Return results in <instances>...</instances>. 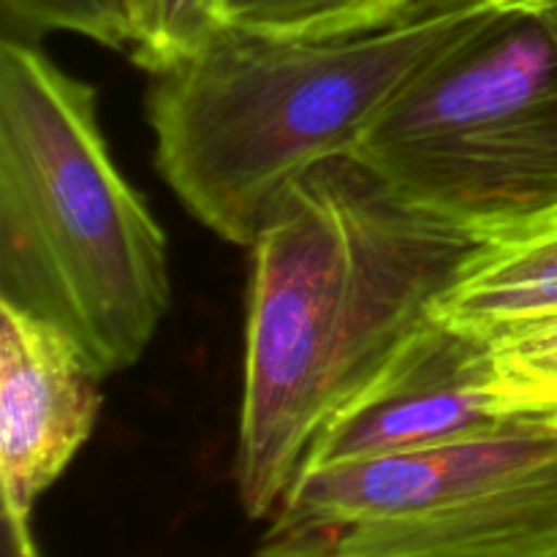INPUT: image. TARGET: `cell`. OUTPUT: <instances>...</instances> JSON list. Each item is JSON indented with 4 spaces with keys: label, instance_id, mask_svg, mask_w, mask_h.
Masks as SVG:
<instances>
[{
    "label": "cell",
    "instance_id": "obj_8",
    "mask_svg": "<svg viewBox=\"0 0 557 557\" xmlns=\"http://www.w3.org/2000/svg\"><path fill=\"white\" fill-rule=\"evenodd\" d=\"M555 313L557 212L520 232L484 239L433 308V315L479 337Z\"/></svg>",
    "mask_w": 557,
    "mask_h": 557
},
{
    "label": "cell",
    "instance_id": "obj_13",
    "mask_svg": "<svg viewBox=\"0 0 557 557\" xmlns=\"http://www.w3.org/2000/svg\"><path fill=\"white\" fill-rule=\"evenodd\" d=\"M131 5H134L136 25H139V41H141V33H145V22H147V11H150V0H131ZM131 52H134V49H131Z\"/></svg>",
    "mask_w": 557,
    "mask_h": 557
},
{
    "label": "cell",
    "instance_id": "obj_4",
    "mask_svg": "<svg viewBox=\"0 0 557 557\" xmlns=\"http://www.w3.org/2000/svg\"><path fill=\"white\" fill-rule=\"evenodd\" d=\"M354 161L479 239L557 212V0H517L430 65Z\"/></svg>",
    "mask_w": 557,
    "mask_h": 557
},
{
    "label": "cell",
    "instance_id": "obj_9",
    "mask_svg": "<svg viewBox=\"0 0 557 557\" xmlns=\"http://www.w3.org/2000/svg\"><path fill=\"white\" fill-rule=\"evenodd\" d=\"M487 400L504 419L557 424V313L495 332Z\"/></svg>",
    "mask_w": 557,
    "mask_h": 557
},
{
    "label": "cell",
    "instance_id": "obj_11",
    "mask_svg": "<svg viewBox=\"0 0 557 557\" xmlns=\"http://www.w3.org/2000/svg\"><path fill=\"white\" fill-rule=\"evenodd\" d=\"M5 36L38 38L65 30L109 49H134L139 25L131 0H0Z\"/></svg>",
    "mask_w": 557,
    "mask_h": 557
},
{
    "label": "cell",
    "instance_id": "obj_10",
    "mask_svg": "<svg viewBox=\"0 0 557 557\" xmlns=\"http://www.w3.org/2000/svg\"><path fill=\"white\" fill-rule=\"evenodd\" d=\"M413 0H221L226 27L283 38L364 30L400 14Z\"/></svg>",
    "mask_w": 557,
    "mask_h": 557
},
{
    "label": "cell",
    "instance_id": "obj_12",
    "mask_svg": "<svg viewBox=\"0 0 557 557\" xmlns=\"http://www.w3.org/2000/svg\"><path fill=\"white\" fill-rule=\"evenodd\" d=\"M221 27V0H150L145 33L131 58L158 74L205 47Z\"/></svg>",
    "mask_w": 557,
    "mask_h": 557
},
{
    "label": "cell",
    "instance_id": "obj_3",
    "mask_svg": "<svg viewBox=\"0 0 557 557\" xmlns=\"http://www.w3.org/2000/svg\"><path fill=\"white\" fill-rule=\"evenodd\" d=\"M172 299L161 223L112 161L98 98L27 38L0 44V302L98 379L134 368Z\"/></svg>",
    "mask_w": 557,
    "mask_h": 557
},
{
    "label": "cell",
    "instance_id": "obj_6",
    "mask_svg": "<svg viewBox=\"0 0 557 557\" xmlns=\"http://www.w3.org/2000/svg\"><path fill=\"white\" fill-rule=\"evenodd\" d=\"M487 373V337L430 315L324 424L305 468L428 449L515 422L490 406Z\"/></svg>",
    "mask_w": 557,
    "mask_h": 557
},
{
    "label": "cell",
    "instance_id": "obj_5",
    "mask_svg": "<svg viewBox=\"0 0 557 557\" xmlns=\"http://www.w3.org/2000/svg\"><path fill=\"white\" fill-rule=\"evenodd\" d=\"M259 557H557V424L305 468Z\"/></svg>",
    "mask_w": 557,
    "mask_h": 557
},
{
    "label": "cell",
    "instance_id": "obj_7",
    "mask_svg": "<svg viewBox=\"0 0 557 557\" xmlns=\"http://www.w3.org/2000/svg\"><path fill=\"white\" fill-rule=\"evenodd\" d=\"M101 381L58 330L0 302L3 515L30 520L74 462L96 428Z\"/></svg>",
    "mask_w": 557,
    "mask_h": 557
},
{
    "label": "cell",
    "instance_id": "obj_1",
    "mask_svg": "<svg viewBox=\"0 0 557 557\" xmlns=\"http://www.w3.org/2000/svg\"><path fill=\"white\" fill-rule=\"evenodd\" d=\"M484 239L354 158L294 180L250 245L234 484L267 520L324 424L433 315Z\"/></svg>",
    "mask_w": 557,
    "mask_h": 557
},
{
    "label": "cell",
    "instance_id": "obj_2",
    "mask_svg": "<svg viewBox=\"0 0 557 557\" xmlns=\"http://www.w3.org/2000/svg\"><path fill=\"white\" fill-rule=\"evenodd\" d=\"M517 0H413L354 33L283 38L223 25L152 74L156 166L212 234L250 248L288 185L351 158L392 103Z\"/></svg>",
    "mask_w": 557,
    "mask_h": 557
}]
</instances>
